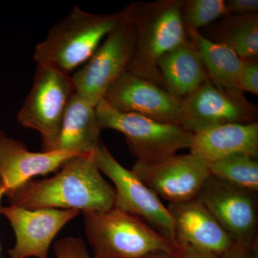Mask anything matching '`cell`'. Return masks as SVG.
<instances>
[{"label": "cell", "instance_id": "obj_1", "mask_svg": "<svg viewBox=\"0 0 258 258\" xmlns=\"http://www.w3.org/2000/svg\"><path fill=\"white\" fill-rule=\"evenodd\" d=\"M10 205L28 210L106 211L114 208L115 189L98 169L93 154L73 158L55 175L30 180L7 194Z\"/></svg>", "mask_w": 258, "mask_h": 258}, {"label": "cell", "instance_id": "obj_2", "mask_svg": "<svg viewBox=\"0 0 258 258\" xmlns=\"http://www.w3.org/2000/svg\"><path fill=\"white\" fill-rule=\"evenodd\" d=\"M183 3L184 0H157L127 5L135 34L127 71L164 86L158 71L159 60L188 39Z\"/></svg>", "mask_w": 258, "mask_h": 258}, {"label": "cell", "instance_id": "obj_3", "mask_svg": "<svg viewBox=\"0 0 258 258\" xmlns=\"http://www.w3.org/2000/svg\"><path fill=\"white\" fill-rule=\"evenodd\" d=\"M124 15V8L111 14H94L74 7L37 44L34 50V60L37 64L71 75L91 58Z\"/></svg>", "mask_w": 258, "mask_h": 258}, {"label": "cell", "instance_id": "obj_4", "mask_svg": "<svg viewBox=\"0 0 258 258\" xmlns=\"http://www.w3.org/2000/svg\"><path fill=\"white\" fill-rule=\"evenodd\" d=\"M83 214L94 258H142L158 252L175 256L180 248L138 217L115 207Z\"/></svg>", "mask_w": 258, "mask_h": 258}, {"label": "cell", "instance_id": "obj_5", "mask_svg": "<svg viewBox=\"0 0 258 258\" xmlns=\"http://www.w3.org/2000/svg\"><path fill=\"white\" fill-rule=\"evenodd\" d=\"M96 112L101 130L113 129L123 134L137 160H160L191 145L193 134L181 125L118 111L105 99L96 105Z\"/></svg>", "mask_w": 258, "mask_h": 258}, {"label": "cell", "instance_id": "obj_6", "mask_svg": "<svg viewBox=\"0 0 258 258\" xmlns=\"http://www.w3.org/2000/svg\"><path fill=\"white\" fill-rule=\"evenodd\" d=\"M75 92L71 75L37 64L31 89L17 119L24 128L39 132L42 152L53 150L66 108Z\"/></svg>", "mask_w": 258, "mask_h": 258}, {"label": "cell", "instance_id": "obj_7", "mask_svg": "<svg viewBox=\"0 0 258 258\" xmlns=\"http://www.w3.org/2000/svg\"><path fill=\"white\" fill-rule=\"evenodd\" d=\"M125 15L105 37L91 58L72 75L75 91L93 106L128 70L133 57L135 34L128 7Z\"/></svg>", "mask_w": 258, "mask_h": 258}, {"label": "cell", "instance_id": "obj_8", "mask_svg": "<svg viewBox=\"0 0 258 258\" xmlns=\"http://www.w3.org/2000/svg\"><path fill=\"white\" fill-rule=\"evenodd\" d=\"M92 154L101 174L109 178L114 184L115 208L138 217L176 242L170 212L161 199L133 171L122 166L101 142Z\"/></svg>", "mask_w": 258, "mask_h": 258}, {"label": "cell", "instance_id": "obj_9", "mask_svg": "<svg viewBox=\"0 0 258 258\" xmlns=\"http://www.w3.org/2000/svg\"><path fill=\"white\" fill-rule=\"evenodd\" d=\"M132 171L159 199L169 203L195 200L211 176L208 163L195 154L136 161Z\"/></svg>", "mask_w": 258, "mask_h": 258}, {"label": "cell", "instance_id": "obj_10", "mask_svg": "<svg viewBox=\"0 0 258 258\" xmlns=\"http://www.w3.org/2000/svg\"><path fill=\"white\" fill-rule=\"evenodd\" d=\"M257 107L240 90L219 87L210 79L183 98L181 126L191 133L227 123L257 122Z\"/></svg>", "mask_w": 258, "mask_h": 258}, {"label": "cell", "instance_id": "obj_11", "mask_svg": "<svg viewBox=\"0 0 258 258\" xmlns=\"http://www.w3.org/2000/svg\"><path fill=\"white\" fill-rule=\"evenodd\" d=\"M196 199L211 212L234 243L257 247L255 193L211 176Z\"/></svg>", "mask_w": 258, "mask_h": 258}, {"label": "cell", "instance_id": "obj_12", "mask_svg": "<svg viewBox=\"0 0 258 258\" xmlns=\"http://www.w3.org/2000/svg\"><path fill=\"white\" fill-rule=\"evenodd\" d=\"M103 99L125 113H137L172 124L181 125L182 121L183 98L128 71L112 85Z\"/></svg>", "mask_w": 258, "mask_h": 258}, {"label": "cell", "instance_id": "obj_13", "mask_svg": "<svg viewBox=\"0 0 258 258\" xmlns=\"http://www.w3.org/2000/svg\"><path fill=\"white\" fill-rule=\"evenodd\" d=\"M80 212L63 209L28 210L15 205L0 206V213L9 220L16 237L14 247L8 250L10 258H48L52 241Z\"/></svg>", "mask_w": 258, "mask_h": 258}, {"label": "cell", "instance_id": "obj_14", "mask_svg": "<svg viewBox=\"0 0 258 258\" xmlns=\"http://www.w3.org/2000/svg\"><path fill=\"white\" fill-rule=\"evenodd\" d=\"M83 154L62 151L34 152L21 141L9 138L0 131V187L5 195L37 176L60 170L73 158Z\"/></svg>", "mask_w": 258, "mask_h": 258}, {"label": "cell", "instance_id": "obj_15", "mask_svg": "<svg viewBox=\"0 0 258 258\" xmlns=\"http://www.w3.org/2000/svg\"><path fill=\"white\" fill-rule=\"evenodd\" d=\"M175 241L179 247H190L221 255L234 242L211 212L197 199L169 203Z\"/></svg>", "mask_w": 258, "mask_h": 258}, {"label": "cell", "instance_id": "obj_16", "mask_svg": "<svg viewBox=\"0 0 258 258\" xmlns=\"http://www.w3.org/2000/svg\"><path fill=\"white\" fill-rule=\"evenodd\" d=\"M190 153L207 163L235 154L258 157V123H227L193 134Z\"/></svg>", "mask_w": 258, "mask_h": 258}, {"label": "cell", "instance_id": "obj_17", "mask_svg": "<svg viewBox=\"0 0 258 258\" xmlns=\"http://www.w3.org/2000/svg\"><path fill=\"white\" fill-rule=\"evenodd\" d=\"M101 128L96 106L75 92L66 108L60 133L52 151L92 154L100 143Z\"/></svg>", "mask_w": 258, "mask_h": 258}, {"label": "cell", "instance_id": "obj_18", "mask_svg": "<svg viewBox=\"0 0 258 258\" xmlns=\"http://www.w3.org/2000/svg\"><path fill=\"white\" fill-rule=\"evenodd\" d=\"M158 71L164 87L181 98L210 79L200 52L189 37L159 60Z\"/></svg>", "mask_w": 258, "mask_h": 258}, {"label": "cell", "instance_id": "obj_19", "mask_svg": "<svg viewBox=\"0 0 258 258\" xmlns=\"http://www.w3.org/2000/svg\"><path fill=\"white\" fill-rule=\"evenodd\" d=\"M200 33L212 42L230 47L240 58H257V13L227 15Z\"/></svg>", "mask_w": 258, "mask_h": 258}, {"label": "cell", "instance_id": "obj_20", "mask_svg": "<svg viewBox=\"0 0 258 258\" xmlns=\"http://www.w3.org/2000/svg\"><path fill=\"white\" fill-rule=\"evenodd\" d=\"M186 30L200 52L210 81L219 87L239 90L237 81L242 58L230 47L208 40L198 30L186 27Z\"/></svg>", "mask_w": 258, "mask_h": 258}, {"label": "cell", "instance_id": "obj_21", "mask_svg": "<svg viewBox=\"0 0 258 258\" xmlns=\"http://www.w3.org/2000/svg\"><path fill=\"white\" fill-rule=\"evenodd\" d=\"M211 175L240 189L257 194V157L235 154L208 164Z\"/></svg>", "mask_w": 258, "mask_h": 258}, {"label": "cell", "instance_id": "obj_22", "mask_svg": "<svg viewBox=\"0 0 258 258\" xmlns=\"http://www.w3.org/2000/svg\"><path fill=\"white\" fill-rule=\"evenodd\" d=\"M182 15L186 28L200 31L228 13L225 0H184Z\"/></svg>", "mask_w": 258, "mask_h": 258}, {"label": "cell", "instance_id": "obj_23", "mask_svg": "<svg viewBox=\"0 0 258 258\" xmlns=\"http://www.w3.org/2000/svg\"><path fill=\"white\" fill-rule=\"evenodd\" d=\"M237 88L242 92L258 94V59H242L237 76Z\"/></svg>", "mask_w": 258, "mask_h": 258}, {"label": "cell", "instance_id": "obj_24", "mask_svg": "<svg viewBox=\"0 0 258 258\" xmlns=\"http://www.w3.org/2000/svg\"><path fill=\"white\" fill-rule=\"evenodd\" d=\"M56 258H94L88 253L84 241L80 237H67L55 242Z\"/></svg>", "mask_w": 258, "mask_h": 258}, {"label": "cell", "instance_id": "obj_25", "mask_svg": "<svg viewBox=\"0 0 258 258\" xmlns=\"http://www.w3.org/2000/svg\"><path fill=\"white\" fill-rule=\"evenodd\" d=\"M228 15L255 14L258 11L257 0H225Z\"/></svg>", "mask_w": 258, "mask_h": 258}, {"label": "cell", "instance_id": "obj_26", "mask_svg": "<svg viewBox=\"0 0 258 258\" xmlns=\"http://www.w3.org/2000/svg\"><path fill=\"white\" fill-rule=\"evenodd\" d=\"M218 258H257V247L234 244Z\"/></svg>", "mask_w": 258, "mask_h": 258}, {"label": "cell", "instance_id": "obj_27", "mask_svg": "<svg viewBox=\"0 0 258 258\" xmlns=\"http://www.w3.org/2000/svg\"><path fill=\"white\" fill-rule=\"evenodd\" d=\"M175 258H218V256L190 247H180Z\"/></svg>", "mask_w": 258, "mask_h": 258}, {"label": "cell", "instance_id": "obj_28", "mask_svg": "<svg viewBox=\"0 0 258 258\" xmlns=\"http://www.w3.org/2000/svg\"><path fill=\"white\" fill-rule=\"evenodd\" d=\"M142 258H175L174 256L171 254L163 253V252H158V253H154L149 254Z\"/></svg>", "mask_w": 258, "mask_h": 258}, {"label": "cell", "instance_id": "obj_29", "mask_svg": "<svg viewBox=\"0 0 258 258\" xmlns=\"http://www.w3.org/2000/svg\"><path fill=\"white\" fill-rule=\"evenodd\" d=\"M5 195V190L3 188L0 187V203H1L2 199Z\"/></svg>", "mask_w": 258, "mask_h": 258}]
</instances>
